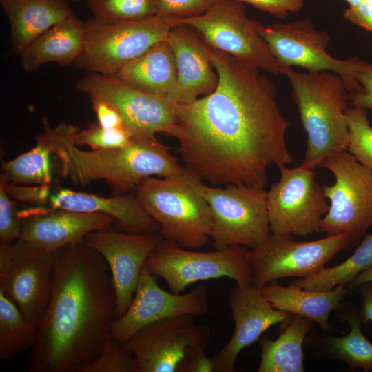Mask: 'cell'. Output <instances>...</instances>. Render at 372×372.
<instances>
[{"label": "cell", "mask_w": 372, "mask_h": 372, "mask_svg": "<svg viewBox=\"0 0 372 372\" xmlns=\"http://www.w3.org/2000/svg\"><path fill=\"white\" fill-rule=\"evenodd\" d=\"M319 166L335 177L334 184L322 186L330 203L320 231L327 236L347 234L356 245L372 227V170L347 150L327 157Z\"/></svg>", "instance_id": "7"}, {"label": "cell", "mask_w": 372, "mask_h": 372, "mask_svg": "<svg viewBox=\"0 0 372 372\" xmlns=\"http://www.w3.org/2000/svg\"><path fill=\"white\" fill-rule=\"evenodd\" d=\"M372 266V234H365L353 254L342 262L324 267L320 272L291 284L318 291L331 290L340 285H347L360 273Z\"/></svg>", "instance_id": "29"}, {"label": "cell", "mask_w": 372, "mask_h": 372, "mask_svg": "<svg viewBox=\"0 0 372 372\" xmlns=\"http://www.w3.org/2000/svg\"><path fill=\"white\" fill-rule=\"evenodd\" d=\"M212 224L210 239L216 249L234 245L252 249L271 234L265 188L238 185H203Z\"/></svg>", "instance_id": "10"}, {"label": "cell", "mask_w": 372, "mask_h": 372, "mask_svg": "<svg viewBox=\"0 0 372 372\" xmlns=\"http://www.w3.org/2000/svg\"><path fill=\"white\" fill-rule=\"evenodd\" d=\"M43 123V131L36 137L48 145L56 158L59 175L76 185L105 180L117 194H124L136 189L145 178L169 177L184 169L170 153V148L156 137L133 138L127 145L119 148L84 150L71 139L74 125L61 122L51 128L45 117Z\"/></svg>", "instance_id": "3"}, {"label": "cell", "mask_w": 372, "mask_h": 372, "mask_svg": "<svg viewBox=\"0 0 372 372\" xmlns=\"http://www.w3.org/2000/svg\"><path fill=\"white\" fill-rule=\"evenodd\" d=\"M301 1H304V0H301Z\"/></svg>", "instance_id": "48"}, {"label": "cell", "mask_w": 372, "mask_h": 372, "mask_svg": "<svg viewBox=\"0 0 372 372\" xmlns=\"http://www.w3.org/2000/svg\"><path fill=\"white\" fill-rule=\"evenodd\" d=\"M85 23L74 14L34 39L19 54L25 71L54 62L61 66L74 63L84 44Z\"/></svg>", "instance_id": "24"}, {"label": "cell", "mask_w": 372, "mask_h": 372, "mask_svg": "<svg viewBox=\"0 0 372 372\" xmlns=\"http://www.w3.org/2000/svg\"><path fill=\"white\" fill-rule=\"evenodd\" d=\"M259 31L280 68L298 66L308 72H332L342 79L348 91L351 88L357 58L340 60L329 54L326 48L329 35L316 29L309 19L262 25Z\"/></svg>", "instance_id": "16"}, {"label": "cell", "mask_w": 372, "mask_h": 372, "mask_svg": "<svg viewBox=\"0 0 372 372\" xmlns=\"http://www.w3.org/2000/svg\"><path fill=\"white\" fill-rule=\"evenodd\" d=\"M0 183L3 185L10 198L37 205L48 203L51 194L50 186L21 187L3 182H0Z\"/></svg>", "instance_id": "41"}, {"label": "cell", "mask_w": 372, "mask_h": 372, "mask_svg": "<svg viewBox=\"0 0 372 372\" xmlns=\"http://www.w3.org/2000/svg\"><path fill=\"white\" fill-rule=\"evenodd\" d=\"M206 349H190L180 363L178 372H212L214 366L211 358L205 353Z\"/></svg>", "instance_id": "42"}, {"label": "cell", "mask_w": 372, "mask_h": 372, "mask_svg": "<svg viewBox=\"0 0 372 372\" xmlns=\"http://www.w3.org/2000/svg\"><path fill=\"white\" fill-rule=\"evenodd\" d=\"M21 229L15 204L0 183V242H15L20 238Z\"/></svg>", "instance_id": "38"}, {"label": "cell", "mask_w": 372, "mask_h": 372, "mask_svg": "<svg viewBox=\"0 0 372 372\" xmlns=\"http://www.w3.org/2000/svg\"><path fill=\"white\" fill-rule=\"evenodd\" d=\"M172 19L175 26L194 28L214 48L272 74H280L278 63L260 34L262 24L247 16L242 2L220 0L201 15Z\"/></svg>", "instance_id": "11"}, {"label": "cell", "mask_w": 372, "mask_h": 372, "mask_svg": "<svg viewBox=\"0 0 372 372\" xmlns=\"http://www.w3.org/2000/svg\"><path fill=\"white\" fill-rule=\"evenodd\" d=\"M260 291L276 309L309 318L324 331L330 333V314L342 307L348 289L346 285H340L329 291H311L291 283L283 286L275 280L262 286Z\"/></svg>", "instance_id": "23"}, {"label": "cell", "mask_w": 372, "mask_h": 372, "mask_svg": "<svg viewBox=\"0 0 372 372\" xmlns=\"http://www.w3.org/2000/svg\"><path fill=\"white\" fill-rule=\"evenodd\" d=\"M93 18L103 23L139 21L156 16V0H86Z\"/></svg>", "instance_id": "32"}, {"label": "cell", "mask_w": 372, "mask_h": 372, "mask_svg": "<svg viewBox=\"0 0 372 372\" xmlns=\"http://www.w3.org/2000/svg\"><path fill=\"white\" fill-rule=\"evenodd\" d=\"M98 123L105 128L124 127L121 114L107 98L98 93L87 94Z\"/></svg>", "instance_id": "39"}, {"label": "cell", "mask_w": 372, "mask_h": 372, "mask_svg": "<svg viewBox=\"0 0 372 372\" xmlns=\"http://www.w3.org/2000/svg\"><path fill=\"white\" fill-rule=\"evenodd\" d=\"M87 94L98 93L107 98L122 116L124 128L132 138L149 139L162 132L173 136L177 117L176 103L137 89L116 78L88 73L76 82Z\"/></svg>", "instance_id": "15"}, {"label": "cell", "mask_w": 372, "mask_h": 372, "mask_svg": "<svg viewBox=\"0 0 372 372\" xmlns=\"http://www.w3.org/2000/svg\"><path fill=\"white\" fill-rule=\"evenodd\" d=\"M20 238L25 242L54 251L68 245L83 242L89 232L114 227L116 219L102 213L51 210L21 219Z\"/></svg>", "instance_id": "21"}, {"label": "cell", "mask_w": 372, "mask_h": 372, "mask_svg": "<svg viewBox=\"0 0 372 372\" xmlns=\"http://www.w3.org/2000/svg\"><path fill=\"white\" fill-rule=\"evenodd\" d=\"M210 336L208 326L183 315L149 324L123 344L134 358L136 372H178L187 352L207 349Z\"/></svg>", "instance_id": "14"}, {"label": "cell", "mask_w": 372, "mask_h": 372, "mask_svg": "<svg viewBox=\"0 0 372 372\" xmlns=\"http://www.w3.org/2000/svg\"><path fill=\"white\" fill-rule=\"evenodd\" d=\"M209 309L207 288L200 285L187 293L168 292L157 284L143 264L132 301L112 324L111 337L125 344L136 332L152 322L172 317L206 316Z\"/></svg>", "instance_id": "17"}, {"label": "cell", "mask_w": 372, "mask_h": 372, "mask_svg": "<svg viewBox=\"0 0 372 372\" xmlns=\"http://www.w3.org/2000/svg\"><path fill=\"white\" fill-rule=\"evenodd\" d=\"M54 286L28 372H82L111 336L116 294L104 258L84 242L54 251Z\"/></svg>", "instance_id": "2"}, {"label": "cell", "mask_w": 372, "mask_h": 372, "mask_svg": "<svg viewBox=\"0 0 372 372\" xmlns=\"http://www.w3.org/2000/svg\"><path fill=\"white\" fill-rule=\"evenodd\" d=\"M85 23L83 49L75 65L88 73L114 76L128 63L145 53L156 43L167 39L174 27L172 18L103 23L94 18Z\"/></svg>", "instance_id": "6"}, {"label": "cell", "mask_w": 372, "mask_h": 372, "mask_svg": "<svg viewBox=\"0 0 372 372\" xmlns=\"http://www.w3.org/2000/svg\"><path fill=\"white\" fill-rule=\"evenodd\" d=\"M234 329L228 342L211 357L214 372H236L240 351L258 341L271 326L287 322L291 313L276 309L262 294L260 288L238 285L229 296Z\"/></svg>", "instance_id": "19"}, {"label": "cell", "mask_w": 372, "mask_h": 372, "mask_svg": "<svg viewBox=\"0 0 372 372\" xmlns=\"http://www.w3.org/2000/svg\"><path fill=\"white\" fill-rule=\"evenodd\" d=\"M353 83L349 90V104L372 110V64L356 59Z\"/></svg>", "instance_id": "36"}, {"label": "cell", "mask_w": 372, "mask_h": 372, "mask_svg": "<svg viewBox=\"0 0 372 372\" xmlns=\"http://www.w3.org/2000/svg\"><path fill=\"white\" fill-rule=\"evenodd\" d=\"M208 47L216 88L191 103H176L173 136L184 166L214 186L265 188L268 167L293 162L277 88L258 68Z\"/></svg>", "instance_id": "1"}, {"label": "cell", "mask_w": 372, "mask_h": 372, "mask_svg": "<svg viewBox=\"0 0 372 372\" xmlns=\"http://www.w3.org/2000/svg\"><path fill=\"white\" fill-rule=\"evenodd\" d=\"M162 239L160 233H127L114 227L84 236L83 242L99 252L109 267L116 294L115 319L130 305L141 268Z\"/></svg>", "instance_id": "18"}, {"label": "cell", "mask_w": 372, "mask_h": 372, "mask_svg": "<svg viewBox=\"0 0 372 372\" xmlns=\"http://www.w3.org/2000/svg\"><path fill=\"white\" fill-rule=\"evenodd\" d=\"M82 372H136V364L125 345L110 336L99 355Z\"/></svg>", "instance_id": "35"}, {"label": "cell", "mask_w": 372, "mask_h": 372, "mask_svg": "<svg viewBox=\"0 0 372 372\" xmlns=\"http://www.w3.org/2000/svg\"><path fill=\"white\" fill-rule=\"evenodd\" d=\"M36 141L37 145L28 152L12 161L2 162L0 182L52 185L51 152L43 141L37 137Z\"/></svg>", "instance_id": "30"}, {"label": "cell", "mask_w": 372, "mask_h": 372, "mask_svg": "<svg viewBox=\"0 0 372 372\" xmlns=\"http://www.w3.org/2000/svg\"><path fill=\"white\" fill-rule=\"evenodd\" d=\"M70 136L76 145H86L92 149L123 147L127 145L133 138L124 127L105 128L98 122L90 124L82 130L74 125Z\"/></svg>", "instance_id": "34"}, {"label": "cell", "mask_w": 372, "mask_h": 372, "mask_svg": "<svg viewBox=\"0 0 372 372\" xmlns=\"http://www.w3.org/2000/svg\"><path fill=\"white\" fill-rule=\"evenodd\" d=\"M368 282H372V266L357 276L347 285V288L355 289L359 285Z\"/></svg>", "instance_id": "45"}, {"label": "cell", "mask_w": 372, "mask_h": 372, "mask_svg": "<svg viewBox=\"0 0 372 372\" xmlns=\"http://www.w3.org/2000/svg\"><path fill=\"white\" fill-rule=\"evenodd\" d=\"M0 3L10 25L13 48L19 54L39 35L74 14L65 0H0Z\"/></svg>", "instance_id": "25"}, {"label": "cell", "mask_w": 372, "mask_h": 372, "mask_svg": "<svg viewBox=\"0 0 372 372\" xmlns=\"http://www.w3.org/2000/svg\"><path fill=\"white\" fill-rule=\"evenodd\" d=\"M292 236L271 233L261 244L247 250L252 285L261 288L280 278L311 276L322 271L337 253L355 245L347 234L311 242H298Z\"/></svg>", "instance_id": "12"}, {"label": "cell", "mask_w": 372, "mask_h": 372, "mask_svg": "<svg viewBox=\"0 0 372 372\" xmlns=\"http://www.w3.org/2000/svg\"><path fill=\"white\" fill-rule=\"evenodd\" d=\"M54 265V251L21 240L0 242V291L37 330L52 293Z\"/></svg>", "instance_id": "8"}, {"label": "cell", "mask_w": 372, "mask_h": 372, "mask_svg": "<svg viewBox=\"0 0 372 372\" xmlns=\"http://www.w3.org/2000/svg\"><path fill=\"white\" fill-rule=\"evenodd\" d=\"M246 247L234 245L214 251H195L162 239L146 260L150 273L163 278L175 293L190 285L227 277L238 285L252 284Z\"/></svg>", "instance_id": "9"}, {"label": "cell", "mask_w": 372, "mask_h": 372, "mask_svg": "<svg viewBox=\"0 0 372 372\" xmlns=\"http://www.w3.org/2000/svg\"><path fill=\"white\" fill-rule=\"evenodd\" d=\"M346 117L349 128L347 151L372 170V126L367 110L351 107L346 111Z\"/></svg>", "instance_id": "33"}, {"label": "cell", "mask_w": 372, "mask_h": 372, "mask_svg": "<svg viewBox=\"0 0 372 372\" xmlns=\"http://www.w3.org/2000/svg\"><path fill=\"white\" fill-rule=\"evenodd\" d=\"M37 332L15 303L0 291V358L8 360L31 350Z\"/></svg>", "instance_id": "31"}, {"label": "cell", "mask_w": 372, "mask_h": 372, "mask_svg": "<svg viewBox=\"0 0 372 372\" xmlns=\"http://www.w3.org/2000/svg\"><path fill=\"white\" fill-rule=\"evenodd\" d=\"M279 169V180L267 192L271 232L302 236L320 232L329 205L313 169L299 165Z\"/></svg>", "instance_id": "13"}, {"label": "cell", "mask_w": 372, "mask_h": 372, "mask_svg": "<svg viewBox=\"0 0 372 372\" xmlns=\"http://www.w3.org/2000/svg\"><path fill=\"white\" fill-rule=\"evenodd\" d=\"M72 1H74V2H77V1H80V0H72Z\"/></svg>", "instance_id": "47"}, {"label": "cell", "mask_w": 372, "mask_h": 372, "mask_svg": "<svg viewBox=\"0 0 372 372\" xmlns=\"http://www.w3.org/2000/svg\"><path fill=\"white\" fill-rule=\"evenodd\" d=\"M50 210L102 213L114 216V225L127 233H160L158 224L144 209L136 196L116 194L103 197L70 189H58L51 194Z\"/></svg>", "instance_id": "22"}, {"label": "cell", "mask_w": 372, "mask_h": 372, "mask_svg": "<svg viewBox=\"0 0 372 372\" xmlns=\"http://www.w3.org/2000/svg\"><path fill=\"white\" fill-rule=\"evenodd\" d=\"M203 183L184 166L180 173L169 177L145 178L136 187V196L158 224L163 239L194 249L211 240L212 216Z\"/></svg>", "instance_id": "5"}, {"label": "cell", "mask_w": 372, "mask_h": 372, "mask_svg": "<svg viewBox=\"0 0 372 372\" xmlns=\"http://www.w3.org/2000/svg\"><path fill=\"white\" fill-rule=\"evenodd\" d=\"M283 331L276 340L262 335L260 362L258 372H303V344L313 330L314 322L307 318L291 314L289 320L281 324Z\"/></svg>", "instance_id": "27"}, {"label": "cell", "mask_w": 372, "mask_h": 372, "mask_svg": "<svg viewBox=\"0 0 372 372\" xmlns=\"http://www.w3.org/2000/svg\"><path fill=\"white\" fill-rule=\"evenodd\" d=\"M251 5L256 9L266 12L276 17L284 19L289 12H297L303 7L301 0H238Z\"/></svg>", "instance_id": "40"}, {"label": "cell", "mask_w": 372, "mask_h": 372, "mask_svg": "<svg viewBox=\"0 0 372 372\" xmlns=\"http://www.w3.org/2000/svg\"><path fill=\"white\" fill-rule=\"evenodd\" d=\"M344 16L351 23L372 33V0H365L345 10Z\"/></svg>", "instance_id": "43"}, {"label": "cell", "mask_w": 372, "mask_h": 372, "mask_svg": "<svg viewBox=\"0 0 372 372\" xmlns=\"http://www.w3.org/2000/svg\"><path fill=\"white\" fill-rule=\"evenodd\" d=\"M114 76L142 91L168 99L177 76L173 48L167 39L161 41Z\"/></svg>", "instance_id": "26"}, {"label": "cell", "mask_w": 372, "mask_h": 372, "mask_svg": "<svg viewBox=\"0 0 372 372\" xmlns=\"http://www.w3.org/2000/svg\"><path fill=\"white\" fill-rule=\"evenodd\" d=\"M220 0H156V16L183 19L201 15Z\"/></svg>", "instance_id": "37"}, {"label": "cell", "mask_w": 372, "mask_h": 372, "mask_svg": "<svg viewBox=\"0 0 372 372\" xmlns=\"http://www.w3.org/2000/svg\"><path fill=\"white\" fill-rule=\"evenodd\" d=\"M342 316L348 322L350 331L343 336L327 335L309 337L311 348L318 355L329 359L339 360L347 364L351 369H362L372 371V342L363 334L361 329L364 322L361 310L353 304H342Z\"/></svg>", "instance_id": "28"}, {"label": "cell", "mask_w": 372, "mask_h": 372, "mask_svg": "<svg viewBox=\"0 0 372 372\" xmlns=\"http://www.w3.org/2000/svg\"><path fill=\"white\" fill-rule=\"evenodd\" d=\"M167 41L174 52L177 65L176 82L168 99L189 104L199 96L214 92L218 75L203 37L192 26L181 24L171 29Z\"/></svg>", "instance_id": "20"}, {"label": "cell", "mask_w": 372, "mask_h": 372, "mask_svg": "<svg viewBox=\"0 0 372 372\" xmlns=\"http://www.w3.org/2000/svg\"><path fill=\"white\" fill-rule=\"evenodd\" d=\"M280 74L291 84L307 133L304 159L300 165L314 169L327 157L347 150L349 91L342 79L329 71L300 73L290 67L280 68Z\"/></svg>", "instance_id": "4"}, {"label": "cell", "mask_w": 372, "mask_h": 372, "mask_svg": "<svg viewBox=\"0 0 372 372\" xmlns=\"http://www.w3.org/2000/svg\"><path fill=\"white\" fill-rule=\"evenodd\" d=\"M349 5V7H354L362 3L365 0H345Z\"/></svg>", "instance_id": "46"}, {"label": "cell", "mask_w": 372, "mask_h": 372, "mask_svg": "<svg viewBox=\"0 0 372 372\" xmlns=\"http://www.w3.org/2000/svg\"><path fill=\"white\" fill-rule=\"evenodd\" d=\"M355 289L361 296V313L364 322H372V282L363 283Z\"/></svg>", "instance_id": "44"}]
</instances>
